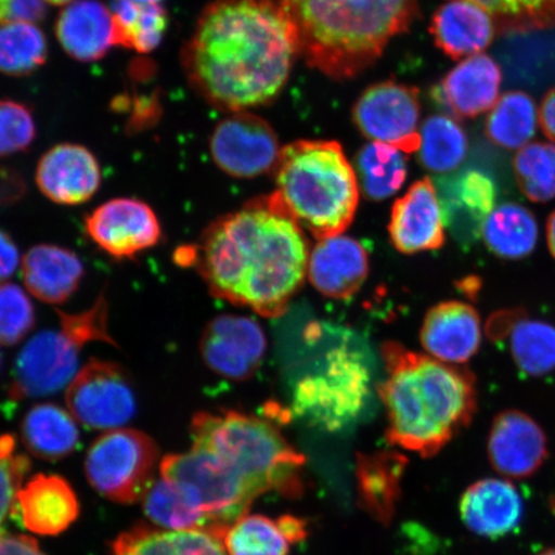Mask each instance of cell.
I'll list each match as a JSON object with an SVG mask.
<instances>
[{"label": "cell", "instance_id": "6da1fadb", "mask_svg": "<svg viewBox=\"0 0 555 555\" xmlns=\"http://www.w3.org/2000/svg\"><path fill=\"white\" fill-rule=\"evenodd\" d=\"M298 55L296 27L281 0H212L180 61L194 92L234 114L274 101Z\"/></svg>", "mask_w": 555, "mask_h": 555}, {"label": "cell", "instance_id": "7a4b0ae2", "mask_svg": "<svg viewBox=\"0 0 555 555\" xmlns=\"http://www.w3.org/2000/svg\"><path fill=\"white\" fill-rule=\"evenodd\" d=\"M192 246L211 295L261 317L283 315L308 275L307 234L274 193L212 221Z\"/></svg>", "mask_w": 555, "mask_h": 555}, {"label": "cell", "instance_id": "3957f363", "mask_svg": "<svg viewBox=\"0 0 555 555\" xmlns=\"http://www.w3.org/2000/svg\"><path fill=\"white\" fill-rule=\"evenodd\" d=\"M382 357L386 378L378 391L388 442L423 457L440 453L474 420V374L392 341L382 347Z\"/></svg>", "mask_w": 555, "mask_h": 555}, {"label": "cell", "instance_id": "277c9868", "mask_svg": "<svg viewBox=\"0 0 555 555\" xmlns=\"http://www.w3.org/2000/svg\"><path fill=\"white\" fill-rule=\"evenodd\" d=\"M300 55L333 80L356 78L411 27L420 0H281Z\"/></svg>", "mask_w": 555, "mask_h": 555}, {"label": "cell", "instance_id": "5b68a950", "mask_svg": "<svg viewBox=\"0 0 555 555\" xmlns=\"http://www.w3.org/2000/svg\"><path fill=\"white\" fill-rule=\"evenodd\" d=\"M278 199L298 225L319 240L343 234L359 205L356 169L343 145L297 141L282 149L275 168Z\"/></svg>", "mask_w": 555, "mask_h": 555}, {"label": "cell", "instance_id": "8992f818", "mask_svg": "<svg viewBox=\"0 0 555 555\" xmlns=\"http://www.w3.org/2000/svg\"><path fill=\"white\" fill-rule=\"evenodd\" d=\"M193 446L204 448L245 478L259 496L302 491L305 457L269 421L235 411L199 412L191 422Z\"/></svg>", "mask_w": 555, "mask_h": 555}, {"label": "cell", "instance_id": "52a82bcc", "mask_svg": "<svg viewBox=\"0 0 555 555\" xmlns=\"http://www.w3.org/2000/svg\"><path fill=\"white\" fill-rule=\"evenodd\" d=\"M371 382L372 373L360 352L352 347H336L317 371L298 379L294 411L311 425L337 431L363 411Z\"/></svg>", "mask_w": 555, "mask_h": 555}, {"label": "cell", "instance_id": "ba28073f", "mask_svg": "<svg viewBox=\"0 0 555 555\" xmlns=\"http://www.w3.org/2000/svg\"><path fill=\"white\" fill-rule=\"evenodd\" d=\"M158 460L157 443L147 434L130 428L111 429L89 448L86 475L103 498L134 504L154 483Z\"/></svg>", "mask_w": 555, "mask_h": 555}, {"label": "cell", "instance_id": "9c48e42d", "mask_svg": "<svg viewBox=\"0 0 555 555\" xmlns=\"http://www.w3.org/2000/svg\"><path fill=\"white\" fill-rule=\"evenodd\" d=\"M159 474L189 483L197 491L208 531L223 540L229 527L246 515L249 505L259 496L237 472L210 451L196 446L183 454L166 455L159 464Z\"/></svg>", "mask_w": 555, "mask_h": 555}, {"label": "cell", "instance_id": "30bf717a", "mask_svg": "<svg viewBox=\"0 0 555 555\" xmlns=\"http://www.w3.org/2000/svg\"><path fill=\"white\" fill-rule=\"evenodd\" d=\"M68 412L82 426L96 431L121 428L134 418L133 382L124 367L92 359L76 373L66 388Z\"/></svg>", "mask_w": 555, "mask_h": 555}, {"label": "cell", "instance_id": "8fae6325", "mask_svg": "<svg viewBox=\"0 0 555 555\" xmlns=\"http://www.w3.org/2000/svg\"><path fill=\"white\" fill-rule=\"evenodd\" d=\"M421 102L418 89L384 81L360 95L352 119L360 133L372 142L392 145L404 154H414L421 145Z\"/></svg>", "mask_w": 555, "mask_h": 555}, {"label": "cell", "instance_id": "7c38bea8", "mask_svg": "<svg viewBox=\"0 0 555 555\" xmlns=\"http://www.w3.org/2000/svg\"><path fill=\"white\" fill-rule=\"evenodd\" d=\"M81 349L61 328L37 333L18 352L13 365L11 401L47 398L67 388L79 372Z\"/></svg>", "mask_w": 555, "mask_h": 555}, {"label": "cell", "instance_id": "4fadbf2b", "mask_svg": "<svg viewBox=\"0 0 555 555\" xmlns=\"http://www.w3.org/2000/svg\"><path fill=\"white\" fill-rule=\"evenodd\" d=\"M210 152L214 163L227 176L251 179L275 170L282 149L268 121L241 111L225 117L214 129Z\"/></svg>", "mask_w": 555, "mask_h": 555}, {"label": "cell", "instance_id": "5bb4252c", "mask_svg": "<svg viewBox=\"0 0 555 555\" xmlns=\"http://www.w3.org/2000/svg\"><path fill=\"white\" fill-rule=\"evenodd\" d=\"M94 245L115 260H134L163 241L154 208L138 198H114L94 208L85 220Z\"/></svg>", "mask_w": 555, "mask_h": 555}, {"label": "cell", "instance_id": "9a60e30c", "mask_svg": "<svg viewBox=\"0 0 555 555\" xmlns=\"http://www.w3.org/2000/svg\"><path fill=\"white\" fill-rule=\"evenodd\" d=\"M267 336L251 318L224 314L208 322L199 351L208 370L234 382L255 376L267 353Z\"/></svg>", "mask_w": 555, "mask_h": 555}, {"label": "cell", "instance_id": "2e32d148", "mask_svg": "<svg viewBox=\"0 0 555 555\" xmlns=\"http://www.w3.org/2000/svg\"><path fill=\"white\" fill-rule=\"evenodd\" d=\"M388 232L401 254L434 251L443 246L446 212L431 179L418 180L393 204Z\"/></svg>", "mask_w": 555, "mask_h": 555}, {"label": "cell", "instance_id": "e0dca14e", "mask_svg": "<svg viewBox=\"0 0 555 555\" xmlns=\"http://www.w3.org/2000/svg\"><path fill=\"white\" fill-rule=\"evenodd\" d=\"M35 182L52 203L78 206L88 203L100 191L101 165L85 145L61 143L41 156Z\"/></svg>", "mask_w": 555, "mask_h": 555}, {"label": "cell", "instance_id": "ac0fdd59", "mask_svg": "<svg viewBox=\"0 0 555 555\" xmlns=\"http://www.w3.org/2000/svg\"><path fill=\"white\" fill-rule=\"evenodd\" d=\"M488 453L491 466L499 474L527 478L537 474L546 461V435L530 415L505 411L492 422Z\"/></svg>", "mask_w": 555, "mask_h": 555}, {"label": "cell", "instance_id": "d6986e66", "mask_svg": "<svg viewBox=\"0 0 555 555\" xmlns=\"http://www.w3.org/2000/svg\"><path fill=\"white\" fill-rule=\"evenodd\" d=\"M421 343L427 356L440 362L455 365L467 363L481 347V318L466 302L436 305L423 321Z\"/></svg>", "mask_w": 555, "mask_h": 555}, {"label": "cell", "instance_id": "ffe728a7", "mask_svg": "<svg viewBox=\"0 0 555 555\" xmlns=\"http://www.w3.org/2000/svg\"><path fill=\"white\" fill-rule=\"evenodd\" d=\"M370 273V256L357 240L338 234L310 249L308 276L319 293L345 300L358 293Z\"/></svg>", "mask_w": 555, "mask_h": 555}, {"label": "cell", "instance_id": "44dd1931", "mask_svg": "<svg viewBox=\"0 0 555 555\" xmlns=\"http://www.w3.org/2000/svg\"><path fill=\"white\" fill-rule=\"evenodd\" d=\"M502 69L483 53L457 64L435 89V100L461 119L488 113L501 96Z\"/></svg>", "mask_w": 555, "mask_h": 555}, {"label": "cell", "instance_id": "7402d4cb", "mask_svg": "<svg viewBox=\"0 0 555 555\" xmlns=\"http://www.w3.org/2000/svg\"><path fill=\"white\" fill-rule=\"evenodd\" d=\"M13 512L35 535L57 537L78 519L80 504L65 478L41 474L20 489Z\"/></svg>", "mask_w": 555, "mask_h": 555}, {"label": "cell", "instance_id": "603a6c76", "mask_svg": "<svg viewBox=\"0 0 555 555\" xmlns=\"http://www.w3.org/2000/svg\"><path fill=\"white\" fill-rule=\"evenodd\" d=\"M55 38L75 61H100L115 44L114 20L99 0H75L55 20Z\"/></svg>", "mask_w": 555, "mask_h": 555}, {"label": "cell", "instance_id": "cb8c5ba5", "mask_svg": "<svg viewBox=\"0 0 555 555\" xmlns=\"http://www.w3.org/2000/svg\"><path fill=\"white\" fill-rule=\"evenodd\" d=\"M522 515V499L508 481L485 478L470 485L462 496L463 522L476 535L491 539L508 535Z\"/></svg>", "mask_w": 555, "mask_h": 555}, {"label": "cell", "instance_id": "d4e9b609", "mask_svg": "<svg viewBox=\"0 0 555 555\" xmlns=\"http://www.w3.org/2000/svg\"><path fill=\"white\" fill-rule=\"evenodd\" d=\"M21 274L27 293L46 304L60 305L79 289L86 268L72 249L43 243L24 255Z\"/></svg>", "mask_w": 555, "mask_h": 555}, {"label": "cell", "instance_id": "484cf974", "mask_svg": "<svg viewBox=\"0 0 555 555\" xmlns=\"http://www.w3.org/2000/svg\"><path fill=\"white\" fill-rule=\"evenodd\" d=\"M429 31L443 53L460 60L483 52L494 40L498 27L480 5L449 0L435 12Z\"/></svg>", "mask_w": 555, "mask_h": 555}, {"label": "cell", "instance_id": "4316f807", "mask_svg": "<svg viewBox=\"0 0 555 555\" xmlns=\"http://www.w3.org/2000/svg\"><path fill=\"white\" fill-rule=\"evenodd\" d=\"M108 555H229L223 538L206 530L172 531L138 525L114 540Z\"/></svg>", "mask_w": 555, "mask_h": 555}, {"label": "cell", "instance_id": "83f0119b", "mask_svg": "<svg viewBox=\"0 0 555 555\" xmlns=\"http://www.w3.org/2000/svg\"><path fill=\"white\" fill-rule=\"evenodd\" d=\"M300 518L243 515L229 527L224 545L229 555H287L291 546L307 538Z\"/></svg>", "mask_w": 555, "mask_h": 555}, {"label": "cell", "instance_id": "f1b7e54d", "mask_svg": "<svg viewBox=\"0 0 555 555\" xmlns=\"http://www.w3.org/2000/svg\"><path fill=\"white\" fill-rule=\"evenodd\" d=\"M21 439L39 460L60 461L79 447L80 434L72 413L52 402H43L25 414Z\"/></svg>", "mask_w": 555, "mask_h": 555}, {"label": "cell", "instance_id": "f546056e", "mask_svg": "<svg viewBox=\"0 0 555 555\" xmlns=\"http://www.w3.org/2000/svg\"><path fill=\"white\" fill-rule=\"evenodd\" d=\"M151 522L172 531L206 530L203 503L191 485L159 476L143 498Z\"/></svg>", "mask_w": 555, "mask_h": 555}, {"label": "cell", "instance_id": "4dcf8cb0", "mask_svg": "<svg viewBox=\"0 0 555 555\" xmlns=\"http://www.w3.org/2000/svg\"><path fill=\"white\" fill-rule=\"evenodd\" d=\"M481 235L485 246L498 258L520 260L537 248L539 225L529 208L508 203L495 207L483 220Z\"/></svg>", "mask_w": 555, "mask_h": 555}, {"label": "cell", "instance_id": "1f68e13d", "mask_svg": "<svg viewBox=\"0 0 555 555\" xmlns=\"http://www.w3.org/2000/svg\"><path fill=\"white\" fill-rule=\"evenodd\" d=\"M115 44L138 53H151L162 44L169 27L168 11L162 3H139L134 0H114Z\"/></svg>", "mask_w": 555, "mask_h": 555}, {"label": "cell", "instance_id": "d6a6232c", "mask_svg": "<svg viewBox=\"0 0 555 555\" xmlns=\"http://www.w3.org/2000/svg\"><path fill=\"white\" fill-rule=\"evenodd\" d=\"M406 461L398 454L378 453L360 456L358 464L359 492L362 503L374 518L390 520Z\"/></svg>", "mask_w": 555, "mask_h": 555}, {"label": "cell", "instance_id": "836d02e7", "mask_svg": "<svg viewBox=\"0 0 555 555\" xmlns=\"http://www.w3.org/2000/svg\"><path fill=\"white\" fill-rule=\"evenodd\" d=\"M538 124L539 111L532 96L525 92H508L491 108L485 133L498 147L518 151L531 143Z\"/></svg>", "mask_w": 555, "mask_h": 555}, {"label": "cell", "instance_id": "e575fe53", "mask_svg": "<svg viewBox=\"0 0 555 555\" xmlns=\"http://www.w3.org/2000/svg\"><path fill=\"white\" fill-rule=\"evenodd\" d=\"M356 171L365 196L386 199L398 193L405 182V154L390 144L371 142L360 150Z\"/></svg>", "mask_w": 555, "mask_h": 555}, {"label": "cell", "instance_id": "d590c367", "mask_svg": "<svg viewBox=\"0 0 555 555\" xmlns=\"http://www.w3.org/2000/svg\"><path fill=\"white\" fill-rule=\"evenodd\" d=\"M420 159L428 171L448 173L456 170L467 157L466 131L453 117H428L421 129Z\"/></svg>", "mask_w": 555, "mask_h": 555}, {"label": "cell", "instance_id": "8d00e7d4", "mask_svg": "<svg viewBox=\"0 0 555 555\" xmlns=\"http://www.w3.org/2000/svg\"><path fill=\"white\" fill-rule=\"evenodd\" d=\"M509 336L512 357L520 372L531 377H543L555 371L553 324L522 317Z\"/></svg>", "mask_w": 555, "mask_h": 555}, {"label": "cell", "instance_id": "74e56055", "mask_svg": "<svg viewBox=\"0 0 555 555\" xmlns=\"http://www.w3.org/2000/svg\"><path fill=\"white\" fill-rule=\"evenodd\" d=\"M48 40L38 25H0V73L26 76L46 64Z\"/></svg>", "mask_w": 555, "mask_h": 555}, {"label": "cell", "instance_id": "f35d334b", "mask_svg": "<svg viewBox=\"0 0 555 555\" xmlns=\"http://www.w3.org/2000/svg\"><path fill=\"white\" fill-rule=\"evenodd\" d=\"M516 182L532 203L545 204L555 198V144L532 142L513 158Z\"/></svg>", "mask_w": 555, "mask_h": 555}, {"label": "cell", "instance_id": "ab89813d", "mask_svg": "<svg viewBox=\"0 0 555 555\" xmlns=\"http://www.w3.org/2000/svg\"><path fill=\"white\" fill-rule=\"evenodd\" d=\"M495 21L498 31L526 33L555 26V0H467Z\"/></svg>", "mask_w": 555, "mask_h": 555}, {"label": "cell", "instance_id": "60d3db41", "mask_svg": "<svg viewBox=\"0 0 555 555\" xmlns=\"http://www.w3.org/2000/svg\"><path fill=\"white\" fill-rule=\"evenodd\" d=\"M34 305L15 283L0 284V345L15 346L35 327Z\"/></svg>", "mask_w": 555, "mask_h": 555}, {"label": "cell", "instance_id": "b9f144b4", "mask_svg": "<svg viewBox=\"0 0 555 555\" xmlns=\"http://www.w3.org/2000/svg\"><path fill=\"white\" fill-rule=\"evenodd\" d=\"M60 328L85 347L90 343H103L117 346L108 331L109 305L106 293L102 291L95 302L86 311L69 312L57 310Z\"/></svg>", "mask_w": 555, "mask_h": 555}, {"label": "cell", "instance_id": "7bdbcfd3", "mask_svg": "<svg viewBox=\"0 0 555 555\" xmlns=\"http://www.w3.org/2000/svg\"><path fill=\"white\" fill-rule=\"evenodd\" d=\"M37 138V125L29 107L11 100H0V157L20 154Z\"/></svg>", "mask_w": 555, "mask_h": 555}, {"label": "cell", "instance_id": "ee69618b", "mask_svg": "<svg viewBox=\"0 0 555 555\" xmlns=\"http://www.w3.org/2000/svg\"><path fill=\"white\" fill-rule=\"evenodd\" d=\"M30 467L29 457L17 453L15 436H0V526L15 508L18 491Z\"/></svg>", "mask_w": 555, "mask_h": 555}, {"label": "cell", "instance_id": "f6af8a7d", "mask_svg": "<svg viewBox=\"0 0 555 555\" xmlns=\"http://www.w3.org/2000/svg\"><path fill=\"white\" fill-rule=\"evenodd\" d=\"M453 205L476 221L489 217L495 208L496 190L491 178L477 170L464 172L453 184Z\"/></svg>", "mask_w": 555, "mask_h": 555}, {"label": "cell", "instance_id": "bcb514c9", "mask_svg": "<svg viewBox=\"0 0 555 555\" xmlns=\"http://www.w3.org/2000/svg\"><path fill=\"white\" fill-rule=\"evenodd\" d=\"M46 0H0V25H37L47 17Z\"/></svg>", "mask_w": 555, "mask_h": 555}, {"label": "cell", "instance_id": "7dc6e473", "mask_svg": "<svg viewBox=\"0 0 555 555\" xmlns=\"http://www.w3.org/2000/svg\"><path fill=\"white\" fill-rule=\"evenodd\" d=\"M159 117H162V106L155 94L137 96L127 125L128 133L137 134L139 131L154 127Z\"/></svg>", "mask_w": 555, "mask_h": 555}, {"label": "cell", "instance_id": "c3c4849f", "mask_svg": "<svg viewBox=\"0 0 555 555\" xmlns=\"http://www.w3.org/2000/svg\"><path fill=\"white\" fill-rule=\"evenodd\" d=\"M21 256L16 242L0 229V284L9 282L20 267Z\"/></svg>", "mask_w": 555, "mask_h": 555}, {"label": "cell", "instance_id": "681fc988", "mask_svg": "<svg viewBox=\"0 0 555 555\" xmlns=\"http://www.w3.org/2000/svg\"><path fill=\"white\" fill-rule=\"evenodd\" d=\"M0 555H47L38 541L16 533L0 532Z\"/></svg>", "mask_w": 555, "mask_h": 555}, {"label": "cell", "instance_id": "f907efd6", "mask_svg": "<svg viewBox=\"0 0 555 555\" xmlns=\"http://www.w3.org/2000/svg\"><path fill=\"white\" fill-rule=\"evenodd\" d=\"M539 125L543 133L555 143V87L545 94L540 104Z\"/></svg>", "mask_w": 555, "mask_h": 555}, {"label": "cell", "instance_id": "816d5d0a", "mask_svg": "<svg viewBox=\"0 0 555 555\" xmlns=\"http://www.w3.org/2000/svg\"><path fill=\"white\" fill-rule=\"evenodd\" d=\"M522 317H525V312L518 310L498 312L489 324L491 336L498 338L511 335L513 327H515L516 323Z\"/></svg>", "mask_w": 555, "mask_h": 555}, {"label": "cell", "instance_id": "f5cc1de1", "mask_svg": "<svg viewBox=\"0 0 555 555\" xmlns=\"http://www.w3.org/2000/svg\"><path fill=\"white\" fill-rule=\"evenodd\" d=\"M546 241L547 247H550V251L555 259V210L551 214L550 219H547Z\"/></svg>", "mask_w": 555, "mask_h": 555}, {"label": "cell", "instance_id": "db71d44e", "mask_svg": "<svg viewBox=\"0 0 555 555\" xmlns=\"http://www.w3.org/2000/svg\"><path fill=\"white\" fill-rule=\"evenodd\" d=\"M47 3L53 4V5H68L75 2V0H46Z\"/></svg>", "mask_w": 555, "mask_h": 555}, {"label": "cell", "instance_id": "11a10c76", "mask_svg": "<svg viewBox=\"0 0 555 555\" xmlns=\"http://www.w3.org/2000/svg\"><path fill=\"white\" fill-rule=\"evenodd\" d=\"M134 2H139V3H162L163 0H134Z\"/></svg>", "mask_w": 555, "mask_h": 555}, {"label": "cell", "instance_id": "9f6ffc18", "mask_svg": "<svg viewBox=\"0 0 555 555\" xmlns=\"http://www.w3.org/2000/svg\"><path fill=\"white\" fill-rule=\"evenodd\" d=\"M540 555H555V550H552V551H547L543 554H540Z\"/></svg>", "mask_w": 555, "mask_h": 555}, {"label": "cell", "instance_id": "6f0895ef", "mask_svg": "<svg viewBox=\"0 0 555 555\" xmlns=\"http://www.w3.org/2000/svg\"><path fill=\"white\" fill-rule=\"evenodd\" d=\"M0 366H2V352H0Z\"/></svg>", "mask_w": 555, "mask_h": 555}]
</instances>
